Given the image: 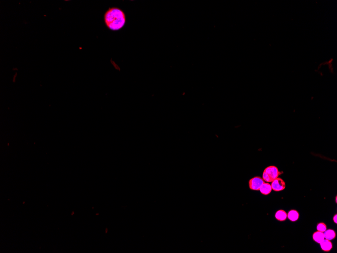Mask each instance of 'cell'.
I'll return each mask as SVG.
<instances>
[{
    "label": "cell",
    "mask_w": 337,
    "mask_h": 253,
    "mask_svg": "<svg viewBox=\"0 0 337 253\" xmlns=\"http://www.w3.org/2000/svg\"><path fill=\"white\" fill-rule=\"evenodd\" d=\"M337 214H336V215L334 216V217H333V220H334V222H335V223H336V224H337Z\"/></svg>",
    "instance_id": "obj_12"
},
{
    "label": "cell",
    "mask_w": 337,
    "mask_h": 253,
    "mask_svg": "<svg viewBox=\"0 0 337 253\" xmlns=\"http://www.w3.org/2000/svg\"><path fill=\"white\" fill-rule=\"evenodd\" d=\"M275 217L279 221H285L287 217V214L284 210H279L276 213Z\"/></svg>",
    "instance_id": "obj_9"
},
{
    "label": "cell",
    "mask_w": 337,
    "mask_h": 253,
    "mask_svg": "<svg viewBox=\"0 0 337 253\" xmlns=\"http://www.w3.org/2000/svg\"><path fill=\"white\" fill-rule=\"evenodd\" d=\"M272 189L275 191H283L286 188V183L281 178L278 177L272 182Z\"/></svg>",
    "instance_id": "obj_4"
},
{
    "label": "cell",
    "mask_w": 337,
    "mask_h": 253,
    "mask_svg": "<svg viewBox=\"0 0 337 253\" xmlns=\"http://www.w3.org/2000/svg\"><path fill=\"white\" fill-rule=\"evenodd\" d=\"M320 244L321 247V250L324 251L328 252L332 249L333 245L331 240H328V239H325Z\"/></svg>",
    "instance_id": "obj_5"
},
{
    "label": "cell",
    "mask_w": 337,
    "mask_h": 253,
    "mask_svg": "<svg viewBox=\"0 0 337 253\" xmlns=\"http://www.w3.org/2000/svg\"><path fill=\"white\" fill-rule=\"evenodd\" d=\"M259 191L264 195H268L272 191V186L269 182H264L259 188Z\"/></svg>",
    "instance_id": "obj_6"
},
{
    "label": "cell",
    "mask_w": 337,
    "mask_h": 253,
    "mask_svg": "<svg viewBox=\"0 0 337 253\" xmlns=\"http://www.w3.org/2000/svg\"><path fill=\"white\" fill-rule=\"evenodd\" d=\"M312 238L315 242L318 244H320L325 239L324 233H321L318 231L315 232L313 233L312 235Z\"/></svg>",
    "instance_id": "obj_7"
},
{
    "label": "cell",
    "mask_w": 337,
    "mask_h": 253,
    "mask_svg": "<svg viewBox=\"0 0 337 253\" xmlns=\"http://www.w3.org/2000/svg\"><path fill=\"white\" fill-rule=\"evenodd\" d=\"M287 217L290 221L294 222V221H297L299 219V214L297 211L292 210L288 212Z\"/></svg>",
    "instance_id": "obj_8"
},
{
    "label": "cell",
    "mask_w": 337,
    "mask_h": 253,
    "mask_svg": "<svg viewBox=\"0 0 337 253\" xmlns=\"http://www.w3.org/2000/svg\"><path fill=\"white\" fill-rule=\"evenodd\" d=\"M317 229L318 231L321 232V233H324V231L327 229V227L326 225V224L324 223H318L317 226Z\"/></svg>",
    "instance_id": "obj_11"
},
{
    "label": "cell",
    "mask_w": 337,
    "mask_h": 253,
    "mask_svg": "<svg viewBox=\"0 0 337 253\" xmlns=\"http://www.w3.org/2000/svg\"><path fill=\"white\" fill-rule=\"evenodd\" d=\"M264 182V180L261 177L255 176L253 177L249 181L250 189L253 191H259L261 186Z\"/></svg>",
    "instance_id": "obj_2"
},
{
    "label": "cell",
    "mask_w": 337,
    "mask_h": 253,
    "mask_svg": "<svg viewBox=\"0 0 337 253\" xmlns=\"http://www.w3.org/2000/svg\"><path fill=\"white\" fill-rule=\"evenodd\" d=\"M264 172L267 174L273 181L276 178L279 177L282 174L281 172L279 170L278 168L275 166H270L267 167Z\"/></svg>",
    "instance_id": "obj_3"
},
{
    "label": "cell",
    "mask_w": 337,
    "mask_h": 253,
    "mask_svg": "<svg viewBox=\"0 0 337 253\" xmlns=\"http://www.w3.org/2000/svg\"><path fill=\"white\" fill-rule=\"evenodd\" d=\"M336 202H337V197H336Z\"/></svg>",
    "instance_id": "obj_13"
},
{
    "label": "cell",
    "mask_w": 337,
    "mask_h": 253,
    "mask_svg": "<svg viewBox=\"0 0 337 253\" xmlns=\"http://www.w3.org/2000/svg\"><path fill=\"white\" fill-rule=\"evenodd\" d=\"M324 238L328 239V240H331L335 239L336 236V233L335 231L333 230V229H328L326 230L324 233Z\"/></svg>",
    "instance_id": "obj_10"
},
{
    "label": "cell",
    "mask_w": 337,
    "mask_h": 253,
    "mask_svg": "<svg viewBox=\"0 0 337 253\" xmlns=\"http://www.w3.org/2000/svg\"><path fill=\"white\" fill-rule=\"evenodd\" d=\"M105 24L110 30L117 31L125 25V14L119 8H109L104 15Z\"/></svg>",
    "instance_id": "obj_1"
}]
</instances>
